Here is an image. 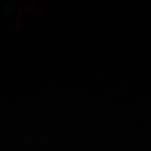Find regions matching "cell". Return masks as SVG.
Returning a JSON list of instances; mask_svg holds the SVG:
<instances>
[]
</instances>
